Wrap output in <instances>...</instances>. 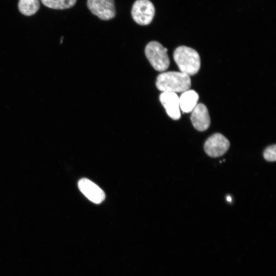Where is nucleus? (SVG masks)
I'll list each match as a JSON object with an SVG mask.
<instances>
[{
    "label": "nucleus",
    "instance_id": "nucleus-1",
    "mask_svg": "<svg viewBox=\"0 0 276 276\" xmlns=\"http://www.w3.org/2000/svg\"><path fill=\"white\" fill-rule=\"evenodd\" d=\"M156 86L162 92L183 93L189 89L191 80L190 76L180 72H167L157 76Z\"/></svg>",
    "mask_w": 276,
    "mask_h": 276
},
{
    "label": "nucleus",
    "instance_id": "nucleus-2",
    "mask_svg": "<svg viewBox=\"0 0 276 276\" xmlns=\"http://www.w3.org/2000/svg\"><path fill=\"white\" fill-rule=\"evenodd\" d=\"M174 60L180 72L189 76L198 73L200 67V58L194 49L186 47L179 46L174 51Z\"/></svg>",
    "mask_w": 276,
    "mask_h": 276
},
{
    "label": "nucleus",
    "instance_id": "nucleus-3",
    "mask_svg": "<svg viewBox=\"0 0 276 276\" xmlns=\"http://www.w3.org/2000/svg\"><path fill=\"white\" fill-rule=\"evenodd\" d=\"M167 49L159 42L152 41L146 46L145 53L152 67L158 72L166 71L170 65Z\"/></svg>",
    "mask_w": 276,
    "mask_h": 276
},
{
    "label": "nucleus",
    "instance_id": "nucleus-4",
    "mask_svg": "<svg viewBox=\"0 0 276 276\" xmlns=\"http://www.w3.org/2000/svg\"><path fill=\"white\" fill-rule=\"evenodd\" d=\"M155 13V7L149 0H136L131 10L134 21L142 26L150 24L153 19Z\"/></svg>",
    "mask_w": 276,
    "mask_h": 276
},
{
    "label": "nucleus",
    "instance_id": "nucleus-5",
    "mask_svg": "<svg viewBox=\"0 0 276 276\" xmlns=\"http://www.w3.org/2000/svg\"><path fill=\"white\" fill-rule=\"evenodd\" d=\"M87 7L92 14L102 20L111 19L116 14L114 0H87Z\"/></svg>",
    "mask_w": 276,
    "mask_h": 276
},
{
    "label": "nucleus",
    "instance_id": "nucleus-6",
    "mask_svg": "<svg viewBox=\"0 0 276 276\" xmlns=\"http://www.w3.org/2000/svg\"><path fill=\"white\" fill-rule=\"evenodd\" d=\"M229 142L222 134L216 133L205 141L204 149L210 156L217 157L223 155L229 147Z\"/></svg>",
    "mask_w": 276,
    "mask_h": 276
},
{
    "label": "nucleus",
    "instance_id": "nucleus-7",
    "mask_svg": "<svg viewBox=\"0 0 276 276\" xmlns=\"http://www.w3.org/2000/svg\"><path fill=\"white\" fill-rule=\"evenodd\" d=\"M78 186L80 191L90 201L99 204L105 199L104 191L89 179L85 178L81 179Z\"/></svg>",
    "mask_w": 276,
    "mask_h": 276
},
{
    "label": "nucleus",
    "instance_id": "nucleus-8",
    "mask_svg": "<svg viewBox=\"0 0 276 276\" xmlns=\"http://www.w3.org/2000/svg\"><path fill=\"white\" fill-rule=\"evenodd\" d=\"M159 98L169 117L174 120H178L181 113L178 95L174 93L163 92Z\"/></svg>",
    "mask_w": 276,
    "mask_h": 276
},
{
    "label": "nucleus",
    "instance_id": "nucleus-9",
    "mask_svg": "<svg viewBox=\"0 0 276 276\" xmlns=\"http://www.w3.org/2000/svg\"><path fill=\"white\" fill-rule=\"evenodd\" d=\"M191 120L194 128L200 131L206 130L210 125V117L206 106L197 104L192 111Z\"/></svg>",
    "mask_w": 276,
    "mask_h": 276
},
{
    "label": "nucleus",
    "instance_id": "nucleus-10",
    "mask_svg": "<svg viewBox=\"0 0 276 276\" xmlns=\"http://www.w3.org/2000/svg\"><path fill=\"white\" fill-rule=\"evenodd\" d=\"M198 99V94L194 90L188 89L182 93L179 97L180 109L186 113L192 112L197 105Z\"/></svg>",
    "mask_w": 276,
    "mask_h": 276
},
{
    "label": "nucleus",
    "instance_id": "nucleus-11",
    "mask_svg": "<svg viewBox=\"0 0 276 276\" xmlns=\"http://www.w3.org/2000/svg\"><path fill=\"white\" fill-rule=\"evenodd\" d=\"M18 8L21 14L31 16L39 10L40 3L39 0H19Z\"/></svg>",
    "mask_w": 276,
    "mask_h": 276
},
{
    "label": "nucleus",
    "instance_id": "nucleus-12",
    "mask_svg": "<svg viewBox=\"0 0 276 276\" xmlns=\"http://www.w3.org/2000/svg\"><path fill=\"white\" fill-rule=\"evenodd\" d=\"M46 7L56 10L69 9L73 7L77 0H41Z\"/></svg>",
    "mask_w": 276,
    "mask_h": 276
},
{
    "label": "nucleus",
    "instance_id": "nucleus-13",
    "mask_svg": "<svg viewBox=\"0 0 276 276\" xmlns=\"http://www.w3.org/2000/svg\"><path fill=\"white\" fill-rule=\"evenodd\" d=\"M264 158L268 161L274 162L276 160V145H271L265 149L263 153Z\"/></svg>",
    "mask_w": 276,
    "mask_h": 276
},
{
    "label": "nucleus",
    "instance_id": "nucleus-14",
    "mask_svg": "<svg viewBox=\"0 0 276 276\" xmlns=\"http://www.w3.org/2000/svg\"><path fill=\"white\" fill-rule=\"evenodd\" d=\"M226 200L228 202H232V197L230 196H227L226 197Z\"/></svg>",
    "mask_w": 276,
    "mask_h": 276
}]
</instances>
